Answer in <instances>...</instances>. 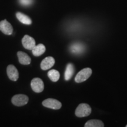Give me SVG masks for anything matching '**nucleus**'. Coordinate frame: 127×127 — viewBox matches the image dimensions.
<instances>
[{
	"instance_id": "f257e3e1",
	"label": "nucleus",
	"mask_w": 127,
	"mask_h": 127,
	"mask_svg": "<svg viewBox=\"0 0 127 127\" xmlns=\"http://www.w3.org/2000/svg\"><path fill=\"white\" fill-rule=\"evenodd\" d=\"M91 113V108L87 104H81L76 109L75 114L78 117H84L90 115Z\"/></svg>"
},
{
	"instance_id": "f03ea898",
	"label": "nucleus",
	"mask_w": 127,
	"mask_h": 127,
	"mask_svg": "<svg viewBox=\"0 0 127 127\" xmlns=\"http://www.w3.org/2000/svg\"><path fill=\"white\" fill-rule=\"evenodd\" d=\"M92 74V69L90 68H85L82 69L77 74L75 78V81L77 83H80L90 78Z\"/></svg>"
},
{
	"instance_id": "7ed1b4c3",
	"label": "nucleus",
	"mask_w": 127,
	"mask_h": 127,
	"mask_svg": "<svg viewBox=\"0 0 127 127\" xmlns=\"http://www.w3.org/2000/svg\"><path fill=\"white\" fill-rule=\"evenodd\" d=\"M29 98L27 95L24 94H17L12 96L11 101L14 105L21 107L27 104Z\"/></svg>"
},
{
	"instance_id": "20e7f679",
	"label": "nucleus",
	"mask_w": 127,
	"mask_h": 127,
	"mask_svg": "<svg viewBox=\"0 0 127 127\" xmlns=\"http://www.w3.org/2000/svg\"><path fill=\"white\" fill-rule=\"evenodd\" d=\"M31 86L32 90L36 93H41L44 89V82L39 78H34L32 79Z\"/></svg>"
},
{
	"instance_id": "39448f33",
	"label": "nucleus",
	"mask_w": 127,
	"mask_h": 127,
	"mask_svg": "<svg viewBox=\"0 0 127 127\" xmlns=\"http://www.w3.org/2000/svg\"><path fill=\"white\" fill-rule=\"evenodd\" d=\"M42 105L45 107L55 109V110L60 109L62 107L61 102L53 98H48L47 99H45L42 102Z\"/></svg>"
},
{
	"instance_id": "423d86ee",
	"label": "nucleus",
	"mask_w": 127,
	"mask_h": 127,
	"mask_svg": "<svg viewBox=\"0 0 127 127\" xmlns=\"http://www.w3.org/2000/svg\"><path fill=\"white\" fill-rule=\"evenodd\" d=\"M0 31L7 35H10L13 32V28L8 21L6 20L0 21Z\"/></svg>"
},
{
	"instance_id": "0eeeda50",
	"label": "nucleus",
	"mask_w": 127,
	"mask_h": 127,
	"mask_svg": "<svg viewBox=\"0 0 127 127\" xmlns=\"http://www.w3.org/2000/svg\"><path fill=\"white\" fill-rule=\"evenodd\" d=\"M22 44L23 47L28 50H32L36 45L35 39L28 35H25L22 39Z\"/></svg>"
},
{
	"instance_id": "6e6552de",
	"label": "nucleus",
	"mask_w": 127,
	"mask_h": 127,
	"mask_svg": "<svg viewBox=\"0 0 127 127\" xmlns=\"http://www.w3.org/2000/svg\"><path fill=\"white\" fill-rule=\"evenodd\" d=\"M7 73L8 77L11 80L16 81L19 78V72L17 68L13 65H9L7 68Z\"/></svg>"
},
{
	"instance_id": "1a4fd4ad",
	"label": "nucleus",
	"mask_w": 127,
	"mask_h": 127,
	"mask_svg": "<svg viewBox=\"0 0 127 127\" xmlns=\"http://www.w3.org/2000/svg\"><path fill=\"white\" fill-rule=\"evenodd\" d=\"M69 50L75 55L81 54L85 50V46L81 42H74L69 47Z\"/></svg>"
},
{
	"instance_id": "9d476101",
	"label": "nucleus",
	"mask_w": 127,
	"mask_h": 127,
	"mask_svg": "<svg viewBox=\"0 0 127 127\" xmlns=\"http://www.w3.org/2000/svg\"><path fill=\"white\" fill-rule=\"evenodd\" d=\"M55 60L53 57H48L42 60L41 63V68L43 70H47L54 66Z\"/></svg>"
},
{
	"instance_id": "9b49d317",
	"label": "nucleus",
	"mask_w": 127,
	"mask_h": 127,
	"mask_svg": "<svg viewBox=\"0 0 127 127\" xmlns=\"http://www.w3.org/2000/svg\"><path fill=\"white\" fill-rule=\"evenodd\" d=\"M19 62L23 65H29L31 62V58L29 55L23 51H18L17 52Z\"/></svg>"
},
{
	"instance_id": "f8f14e48",
	"label": "nucleus",
	"mask_w": 127,
	"mask_h": 127,
	"mask_svg": "<svg viewBox=\"0 0 127 127\" xmlns=\"http://www.w3.org/2000/svg\"><path fill=\"white\" fill-rule=\"evenodd\" d=\"M46 51V48L44 45L42 44H39L38 45H36L32 50V53L35 57H39L42 55Z\"/></svg>"
},
{
	"instance_id": "ddd939ff",
	"label": "nucleus",
	"mask_w": 127,
	"mask_h": 127,
	"mask_svg": "<svg viewBox=\"0 0 127 127\" xmlns=\"http://www.w3.org/2000/svg\"><path fill=\"white\" fill-rule=\"evenodd\" d=\"M16 17L21 23L24 24L31 25L32 24V20H31V18L28 16L25 15L24 14L18 12L16 14Z\"/></svg>"
},
{
	"instance_id": "4468645a",
	"label": "nucleus",
	"mask_w": 127,
	"mask_h": 127,
	"mask_svg": "<svg viewBox=\"0 0 127 127\" xmlns=\"http://www.w3.org/2000/svg\"><path fill=\"white\" fill-rule=\"evenodd\" d=\"M74 72H75V68L72 64H68L66 65L65 71V79L66 81H69L72 75H74Z\"/></svg>"
},
{
	"instance_id": "2eb2a0df",
	"label": "nucleus",
	"mask_w": 127,
	"mask_h": 127,
	"mask_svg": "<svg viewBox=\"0 0 127 127\" xmlns=\"http://www.w3.org/2000/svg\"><path fill=\"white\" fill-rule=\"evenodd\" d=\"M85 127H103L104 123L101 120H91L87 121L85 124Z\"/></svg>"
},
{
	"instance_id": "dca6fc26",
	"label": "nucleus",
	"mask_w": 127,
	"mask_h": 127,
	"mask_svg": "<svg viewBox=\"0 0 127 127\" xmlns=\"http://www.w3.org/2000/svg\"><path fill=\"white\" fill-rule=\"evenodd\" d=\"M48 77L52 82H57L60 79V74L56 69H51L48 72Z\"/></svg>"
},
{
	"instance_id": "f3484780",
	"label": "nucleus",
	"mask_w": 127,
	"mask_h": 127,
	"mask_svg": "<svg viewBox=\"0 0 127 127\" xmlns=\"http://www.w3.org/2000/svg\"><path fill=\"white\" fill-rule=\"evenodd\" d=\"M21 5L23 6H29L33 3L34 0H18Z\"/></svg>"
},
{
	"instance_id": "a211bd4d",
	"label": "nucleus",
	"mask_w": 127,
	"mask_h": 127,
	"mask_svg": "<svg viewBox=\"0 0 127 127\" xmlns=\"http://www.w3.org/2000/svg\"><path fill=\"white\" fill-rule=\"evenodd\" d=\"M126 127H127V125H126Z\"/></svg>"
}]
</instances>
